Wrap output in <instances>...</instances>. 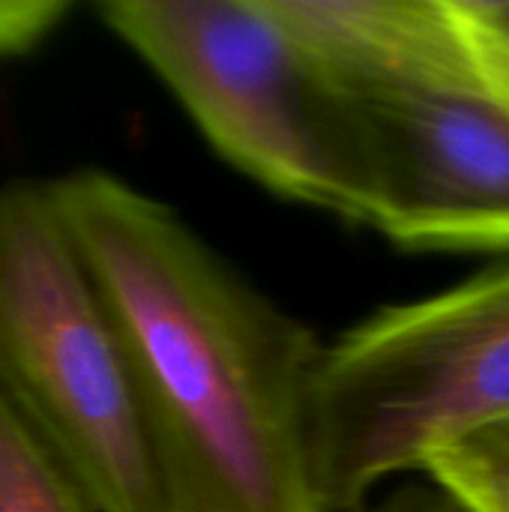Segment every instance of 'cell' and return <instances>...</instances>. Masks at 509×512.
<instances>
[{"label":"cell","instance_id":"cell-11","mask_svg":"<svg viewBox=\"0 0 509 512\" xmlns=\"http://www.w3.org/2000/svg\"><path fill=\"white\" fill-rule=\"evenodd\" d=\"M465 3L477 18H483L486 24L504 30L509 36V0H465Z\"/></svg>","mask_w":509,"mask_h":512},{"label":"cell","instance_id":"cell-8","mask_svg":"<svg viewBox=\"0 0 509 512\" xmlns=\"http://www.w3.org/2000/svg\"><path fill=\"white\" fill-rule=\"evenodd\" d=\"M69 12V0H0V60L42 45Z\"/></svg>","mask_w":509,"mask_h":512},{"label":"cell","instance_id":"cell-9","mask_svg":"<svg viewBox=\"0 0 509 512\" xmlns=\"http://www.w3.org/2000/svg\"><path fill=\"white\" fill-rule=\"evenodd\" d=\"M462 18H465V27H468V39H471V48H474V57L483 69V75L504 93L509 99V36L504 30L486 24L483 18H477L465 0H456Z\"/></svg>","mask_w":509,"mask_h":512},{"label":"cell","instance_id":"cell-5","mask_svg":"<svg viewBox=\"0 0 509 512\" xmlns=\"http://www.w3.org/2000/svg\"><path fill=\"white\" fill-rule=\"evenodd\" d=\"M345 93L366 141L369 228L408 252H509V99L468 27L459 45Z\"/></svg>","mask_w":509,"mask_h":512},{"label":"cell","instance_id":"cell-2","mask_svg":"<svg viewBox=\"0 0 509 512\" xmlns=\"http://www.w3.org/2000/svg\"><path fill=\"white\" fill-rule=\"evenodd\" d=\"M210 147L279 198L369 225L357 108L273 0H102Z\"/></svg>","mask_w":509,"mask_h":512},{"label":"cell","instance_id":"cell-4","mask_svg":"<svg viewBox=\"0 0 509 512\" xmlns=\"http://www.w3.org/2000/svg\"><path fill=\"white\" fill-rule=\"evenodd\" d=\"M0 396L96 512H171L117 324L48 183L0 189Z\"/></svg>","mask_w":509,"mask_h":512},{"label":"cell","instance_id":"cell-1","mask_svg":"<svg viewBox=\"0 0 509 512\" xmlns=\"http://www.w3.org/2000/svg\"><path fill=\"white\" fill-rule=\"evenodd\" d=\"M48 192L117 324L171 512H324L315 333L126 180L84 168Z\"/></svg>","mask_w":509,"mask_h":512},{"label":"cell","instance_id":"cell-10","mask_svg":"<svg viewBox=\"0 0 509 512\" xmlns=\"http://www.w3.org/2000/svg\"><path fill=\"white\" fill-rule=\"evenodd\" d=\"M351 512H471L462 501H456L447 489H441L435 480L426 483H405L378 504H363Z\"/></svg>","mask_w":509,"mask_h":512},{"label":"cell","instance_id":"cell-6","mask_svg":"<svg viewBox=\"0 0 509 512\" xmlns=\"http://www.w3.org/2000/svg\"><path fill=\"white\" fill-rule=\"evenodd\" d=\"M0 512H96L66 465L0 396Z\"/></svg>","mask_w":509,"mask_h":512},{"label":"cell","instance_id":"cell-3","mask_svg":"<svg viewBox=\"0 0 509 512\" xmlns=\"http://www.w3.org/2000/svg\"><path fill=\"white\" fill-rule=\"evenodd\" d=\"M509 420V264L387 306L324 345L312 462L324 512L363 507L381 480L417 471Z\"/></svg>","mask_w":509,"mask_h":512},{"label":"cell","instance_id":"cell-7","mask_svg":"<svg viewBox=\"0 0 509 512\" xmlns=\"http://www.w3.org/2000/svg\"><path fill=\"white\" fill-rule=\"evenodd\" d=\"M471 512H509V420L441 450L423 471Z\"/></svg>","mask_w":509,"mask_h":512}]
</instances>
